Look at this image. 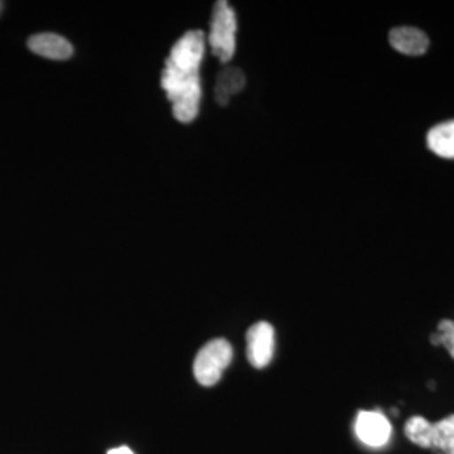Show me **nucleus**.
I'll return each mask as SVG.
<instances>
[{"label":"nucleus","instance_id":"nucleus-11","mask_svg":"<svg viewBox=\"0 0 454 454\" xmlns=\"http://www.w3.org/2000/svg\"><path fill=\"white\" fill-rule=\"evenodd\" d=\"M431 448L441 454H454V416L433 424Z\"/></svg>","mask_w":454,"mask_h":454},{"label":"nucleus","instance_id":"nucleus-8","mask_svg":"<svg viewBox=\"0 0 454 454\" xmlns=\"http://www.w3.org/2000/svg\"><path fill=\"white\" fill-rule=\"evenodd\" d=\"M389 41L392 48L406 56H421L429 48V37L418 27H395Z\"/></svg>","mask_w":454,"mask_h":454},{"label":"nucleus","instance_id":"nucleus-6","mask_svg":"<svg viewBox=\"0 0 454 454\" xmlns=\"http://www.w3.org/2000/svg\"><path fill=\"white\" fill-rule=\"evenodd\" d=\"M356 433L364 444L371 448H380L387 444L392 427L382 412L362 411L358 412L357 421H356Z\"/></svg>","mask_w":454,"mask_h":454},{"label":"nucleus","instance_id":"nucleus-4","mask_svg":"<svg viewBox=\"0 0 454 454\" xmlns=\"http://www.w3.org/2000/svg\"><path fill=\"white\" fill-rule=\"evenodd\" d=\"M206 52V35L202 31L184 34L170 51L165 67H172L182 74H199V67Z\"/></svg>","mask_w":454,"mask_h":454},{"label":"nucleus","instance_id":"nucleus-10","mask_svg":"<svg viewBox=\"0 0 454 454\" xmlns=\"http://www.w3.org/2000/svg\"><path fill=\"white\" fill-rule=\"evenodd\" d=\"M246 78L243 71L238 67H229L223 71L215 82V99L219 105H227L229 98L239 91H243Z\"/></svg>","mask_w":454,"mask_h":454},{"label":"nucleus","instance_id":"nucleus-2","mask_svg":"<svg viewBox=\"0 0 454 454\" xmlns=\"http://www.w3.org/2000/svg\"><path fill=\"white\" fill-rule=\"evenodd\" d=\"M232 360V347L227 340L207 341L194 360V377L204 387L215 386Z\"/></svg>","mask_w":454,"mask_h":454},{"label":"nucleus","instance_id":"nucleus-1","mask_svg":"<svg viewBox=\"0 0 454 454\" xmlns=\"http://www.w3.org/2000/svg\"><path fill=\"white\" fill-rule=\"evenodd\" d=\"M162 88L172 103L174 116L182 123H191L199 114L200 105V76L182 74L172 67H165L162 73Z\"/></svg>","mask_w":454,"mask_h":454},{"label":"nucleus","instance_id":"nucleus-14","mask_svg":"<svg viewBox=\"0 0 454 454\" xmlns=\"http://www.w3.org/2000/svg\"><path fill=\"white\" fill-rule=\"evenodd\" d=\"M108 454H133L130 448H127V446H120V448H114V450H110Z\"/></svg>","mask_w":454,"mask_h":454},{"label":"nucleus","instance_id":"nucleus-7","mask_svg":"<svg viewBox=\"0 0 454 454\" xmlns=\"http://www.w3.org/2000/svg\"><path fill=\"white\" fill-rule=\"evenodd\" d=\"M27 46L34 54L48 59H56V61H65L73 56L71 43L59 34H34L33 37L27 41Z\"/></svg>","mask_w":454,"mask_h":454},{"label":"nucleus","instance_id":"nucleus-12","mask_svg":"<svg viewBox=\"0 0 454 454\" xmlns=\"http://www.w3.org/2000/svg\"><path fill=\"white\" fill-rule=\"evenodd\" d=\"M406 436L421 448H431L433 424L424 418H412L406 422Z\"/></svg>","mask_w":454,"mask_h":454},{"label":"nucleus","instance_id":"nucleus-13","mask_svg":"<svg viewBox=\"0 0 454 454\" xmlns=\"http://www.w3.org/2000/svg\"><path fill=\"white\" fill-rule=\"evenodd\" d=\"M433 341H434V345H439V343L446 345L454 358V322L451 320L441 322L439 324V337H433Z\"/></svg>","mask_w":454,"mask_h":454},{"label":"nucleus","instance_id":"nucleus-5","mask_svg":"<svg viewBox=\"0 0 454 454\" xmlns=\"http://www.w3.org/2000/svg\"><path fill=\"white\" fill-rule=\"evenodd\" d=\"M246 354L254 369H264L275 356V328L268 322L253 325L246 333Z\"/></svg>","mask_w":454,"mask_h":454},{"label":"nucleus","instance_id":"nucleus-3","mask_svg":"<svg viewBox=\"0 0 454 454\" xmlns=\"http://www.w3.org/2000/svg\"><path fill=\"white\" fill-rule=\"evenodd\" d=\"M236 31H238L236 12L224 0L217 2L212 11L209 44H211L212 54L217 56L223 63L231 61L236 52Z\"/></svg>","mask_w":454,"mask_h":454},{"label":"nucleus","instance_id":"nucleus-9","mask_svg":"<svg viewBox=\"0 0 454 454\" xmlns=\"http://www.w3.org/2000/svg\"><path fill=\"white\" fill-rule=\"evenodd\" d=\"M427 145L442 159H454V120L441 123L427 135Z\"/></svg>","mask_w":454,"mask_h":454}]
</instances>
